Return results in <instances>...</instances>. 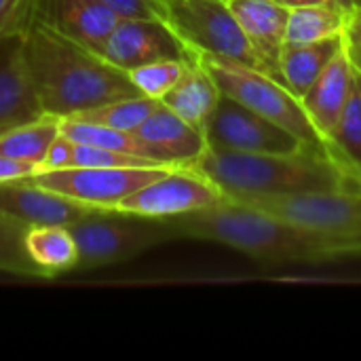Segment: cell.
I'll use <instances>...</instances> for the list:
<instances>
[{
  "instance_id": "obj_9",
  "label": "cell",
  "mask_w": 361,
  "mask_h": 361,
  "mask_svg": "<svg viewBox=\"0 0 361 361\" xmlns=\"http://www.w3.org/2000/svg\"><path fill=\"white\" fill-rule=\"evenodd\" d=\"M203 135L209 148L233 152L286 154L309 148L283 127L262 118L260 114L226 95L220 97L216 110L207 118Z\"/></svg>"
},
{
  "instance_id": "obj_8",
  "label": "cell",
  "mask_w": 361,
  "mask_h": 361,
  "mask_svg": "<svg viewBox=\"0 0 361 361\" xmlns=\"http://www.w3.org/2000/svg\"><path fill=\"white\" fill-rule=\"evenodd\" d=\"M169 167H68L30 176L36 184L89 207H116Z\"/></svg>"
},
{
  "instance_id": "obj_13",
  "label": "cell",
  "mask_w": 361,
  "mask_h": 361,
  "mask_svg": "<svg viewBox=\"0 0 361 361\" xmlns=\"http://www.w3.org/2000/svg\"><path fill=\"white\" fill-rule=\"evenodd\" d=\"M32 19L99 53L104 40L123 17L99 0H34Z\"/></svg>"
},
{
  "instance_id": "obj_27",
  "label": "cell",
  "mask_w": 361,
  "mask_h": 361,
  "mask_svg": "<svg viewBox=\"0 0 361 361\" xmlns=\"http://www.w3.org/2000/svg\"><path fill=\"white\" fill-rule=\"evenodd\" d=\"M195 57L190 59H163V61H152V63H146V66H140L129 74L131 82L135 85V89L146 95V97H152V99H159L184 76L188 63L192 61Z\"/></svg>"
},
{
  "instance_id": "obj_21",
  "label": "cell",
  "mask_w": 361,
  "mask_h": 361,
  "mask_svg": "<svg viewBox=\"0 0 361 361\" xmlns=\"http://www.w3.org/2000/svg\"><path fill=\"white\" fill-rule=\"evenodd\" d=\"M25 247L47 279L76 271L78 250L68 226H30Z\"/></svg>"
},
{
  "instance_id": "obj_10",
  "label": "cell",
  "mask_w": 361,
  "mask_h": 361,
  "mask_svg": "<svg viewBox=\"0 0 361 361\" xmlns=\"http://www.w3.org/2000/svg\"><path fill=\"white\" fill-rule=\"evenodd\" d=\"M224 201L222 190L192 167H176L125 197L116 207L146 218H173Z\"/></svg>"
},
{
  "instance_id": "obj_6",
  "label": "cell",
  "mask_w": 361,
  "mask_h": 361,
  "mask_svg": "<svg viewBox=\"0 0 361 361\" xmlns=\"http://www.w3.org/2000/svg\"><path fill=\"white\" fill-rule=\"evenodd\" d=\"M157 19L192 55H214L256 68L250 42L226 0H157Z\"/></svg>"
},
{
  "instance_id": "obj_32",
  "label": "cell",
  "mask_w": 361,
  "mask_h": 361,
  "mask_svg": "<svg viewBox=\"0 0 361 361\" xmlns=\"http://www.w3.org/2000/svg\"><path fill=\"white\" fill-rule=\"evenodd\" d=\"M40 173V167L34 163H25V161H17V159H8L0 154V182L6 180H19V178H30Z\"/></svg>"
},
{
  "instance_id": "obj_29",
  "label": "cell",
  "mask_w": 361,
  "mask_h": 361,
  "mask_svg": "<svg viewBox=\"0 0 361 361\" xmlns=\"http://www.w3.org/2000/svg\"><path fill=\"white\" fill-rule=\"evenodd\" d=\"M343 49L351 61V66L361 72V4H357L349 17V23L343 34Z\"/></svg>"
},
{
  "instance_id": "obj_11",
  "label": "cell",
  "mask_w": 361,
  "mask_h": 361,
  "mask_svg": "<svg viewBox=\"0 0 361 361\" xmlns=\"http://www.w3.org/2000/svg\"><path fill=\"white\" fill-rule=\"evenodd\" d=\"M97 55L123 72L152 61L195 57L157 17H123L104 40Z\"/></svg>"
},
{
  "instance_id": "obj_7",
  "label": "cell",
  "mask_w": 361,
  "mask_h": 361,
  "mask_svg": "<svg viewBox=\"0 0 361 361\" xmlns=\"http://www.w3.org/2000/svg\"><path fill=\"white\" fill-rule=\"evenodd\" d=\"M237 203H245L307 228L361 239V184H347L336 190L247 199Z\"/></svg>"
},
{
  "instance_id": "obj_3",
  "label": "cell",
  "mask_w": 361,
  "mask_h": 361,
  "mask_svg": "<svg viewBox=\"0 0 361 361\" xmlns=\"http://www.w3.org/2000/svg\"><path fill=\"white\" fill-rule=\"evenodd\" d=\"M192 169L216 184L231 201L336 190L349 184L326 152L311 148L286 154H254L207 146Z\"/></svg>"
},
{
  "instance_id": "obj_22",
  "label": "cell",
  "mask_w": 361,
  "mask_h": 361,
  "mask_svg": "<svg viewBox=\"0 0 361 361\" xmlns=\"http://www.w3.org/2000/svg\"><path fill=\"white\" fill-rule=\"evenodd\" d=\"M353 8L338 4H311L290 8L286 44H309L343 36Z\"/></svg>"
},
{
  "instance_id": "obj_31",
  "label": "cell",
  "mask_w": 361,
  "mask_h": 361,
  "mask_svg": "<svg viewBox=\"0 0 361 361\" xmlns=\"http://www.w3.org/2000/svg\"><path fill=\"white\" fill-rule=\"evenodd\" d=\"M70 159H72V140H68L66 135H57V140L51 144L44 161H42V169L40 171H53V169H68L70 167Z\"/></svg>"
},
{
  "instance_id": "obj_16",
  "label": "cell",
  "mask_w": 361,
  "mask_h": 361,
  "mask_svg": "<svg viewBox=\"0 0 361 361\" xmlns=\"http://www.w3.org/2000/svg\"><path fill=\"white\" fill-rule=\"evenodd\" d=\"M44 116L27 76L19 36L0 47V133Z\"/></svg>"
},
{
  "instance_id": "obj_14",
  "label": "cell",
  "mask_w": 361,
  "mask_h": 361,
  "mask_svg": "<svg viewBox=\"0 0 361 361\" xmlns=\"http://www.w3.org/2000/svg\"><path fill=\"white\" fill-rule=\"evenodd\" d=\"M89 209L93 207L61 197L32 178L0 182V214L25 226H70Z\"/></svg>"
},
{
  "instance_id": "obj_1",
  "label": "cell",
  "mask_w": 361,
  "mask_h": 361,
  "mask_svg": "<svg viewBox=\"0 0 361 361\" xmlns=\"http://www.w3.org/2000/svg\"><path fill=\"white\" fill-rule=\"evenodd\" d=\"M165 222L176 239L220 243L269 267L326 264L361 256V239L307 228L231 199Z\"/></svg>"
},
{
  "instance_id": "obj_25",
  "label": "cell",
  "mask_w": 361,
  "mask_h": 361,
  "mask_svg": "<svg viewBox=\"0 0 361 361\" xmlns=\"http://www.w3.org/2000/svg\"><path fill=\"white\" fill-rule=\"evenodd\" d=\"M59 131H61V135H66L68 140H72L76 144L108 148V150H116V152H125V154H133V157H142V159L152 161L148 157L146 148L140 144V140L129 131H121V129L87 123V121H76V118H61Z\"/></svg>"
},
{
  "instance_id": "obj_34",
  "label": "cell",
  "mask_w": 361,
  "mask_h": 361,
  "mask_svg": "<svg viewBox=\"0 0 361 361\" xmlns=\"http://www.w3.org/2000/svg\"><path fill=\"white\" fill-rule=\"evenodd\" d=\"M357 4H361V0H355V6H357Z\"/></svg>"
},
{
  "instance_id": "obj_28",
  "label": "cell",
  "mask_w": 361,
  "mask_h": 361,
  "mask_svg": "<svg viewBox=\"0 0 361 361\" xmlns=\"http://www.w3.org/2000/svg\"><path fill=\"white\" fill-rule=\"evenodd\" d=\"M34 0H0V47L21 36V32L32 21Z\"/></svg>"
},
{
  "instance_id": "obj_24",
  "label": "cell",
  "mask_w": 361,
  "mask_h": 361,
  "mask_svg": "<svg viewBox=\"0 0 361 361\" xmlns=\"http://www.w3.org/2000/svg\"><path fill=\"white\" fill-rule=\"evenodd\" d=\"M159 99L146 97V95H133V97H121L102 106H95L91 110H85L76 116V121H87V123H95V125H104V127H112V129H121V131H129L133 133L159 106Z\"/></svg>"
},
{
  "instance_id": "obj_12",
  "label": "cell",
  "mask_w": 361,
  "mask_h": 361,
  "mask_svg": "<svg viewBox=\"0 0 361 361\" xmlns=\"http://www.w3.org/2000/svg\"><path fill=\"white\" fill-rule=\"evenodd\" d=\"M256 59V70L286 85L281 74V53L290 8L275 0H226ZM288 87V85H286Z\"/></svg>"
},
{
  "instance_id": "obj_17",
  "label": "cell",
  "mask_w": 361,
  "mask_h": 361,
  "mask_svg": "<svg viewBox=\"0 0 361 361\" xmlns=\"http://www.w3.org/2000/svg\"><path fill=\"white\" fill-rule=\"evenodd\" d=\"M353 72H355V68L351 66L345 49H341L332 57L328 68L322 72V76L300 97V104H302L307 116L311 118L313 127L322 135L324 144L328 142L334 125L338 123V118L345 110V104L349 99L351 85H353Z\"/></svg>"
},
{
  "instance_id": "obj_23",
  "label": "cell",
  "mask_w": 361,
  "mask_h": 361,
  "mask_svg": "<svg viewBox=\"0 0 361 361\" xmlns=\"http://www.w3.org/2000/svg\"><path fill=\"white\" fill-rule=\"evenodd\" d=\"M59 133H61L59 118L44 114L32 123L0 133V154L8 159L34 163L42 169V161Z\"/></svg>"
},
{
  "instance_id": "obj_15",
  "label": "cell",
  "mask_w": 361,
  "mask_h": 361,
  "mask_svg": "<svg viewBox=\"0 0 361 361\" xmlns=\"http://www.w3.org/2000/svg\"><path fill=\"white\" fill-rule=\"evenodd\" d=\"M148 157L161 167H192L205 152L207 142L201 129L186 123L159 104L154 112L133 131Z\"/></svg>"
},
{
  "instance_id": "obj_30",
  "label": "cell",
  "mask_w": 361,
  "mask_h": 361,
  "mask_svg": "<svg viewBox=\"0 0 361 361\" xmlns=\"http://www.w3.org/2000/svg\"><path fill=\"white\" fill-rule=\"evenodd\" d=\"M118 17H157V0H99Z\"/></svg>"
},
{
  "instance_id": "obj_4",
  "label": "cell",
  "mask_w": 361,
  "mask_h": 361,
  "mask_svg": "<svg viewBox=\"0 0 361 361\" xmlns=\"http://www.w3.org/2000/svg\"><path fill=\"white\" fill-rule=\"evenodd\" d=\"M78 250L76 271L121 264L176 241L165 218H146L121 209L93 207L68 226Z\"/></svg>"
},
{
  "instance_id": "obj_2",
  "label": "cell",
  "mask_w": 361,
  "mask_h": 361,
  "mask_svg": "<svg viewBox=\"0 0 361 361\" xmlns=\"http://www.w3.org/2000/svg\"><path fill=\"white\" fill-rule=\"evenodd\" d=\"M19 42L27 76L47 116L61 121L121 97L142 95L127 72L34 19L21 32Z\"/></svg>"
},
{
  "instance_id": "obj_26",
  "label": "cell",
  "mask_w": 361,
  "mask_h": 361,
  "mask_svg": "<svg viewBox=\"0 0 361 361\" xmlns=\"http://www.w3.org/2000/svg\"><path fill=\"white\" fill-rule=\"evenodd\" d=\"M30 226L0 214V273L47 279L38 264L30 258L25 247V235Z\"/></svg>"
},
{
  "instance_id": "obj_18",
  "label": "cell",
  "mask_w": 361,
  "mask_h": 361,
  "mask_svg": "<svg viewBox=\"0 0 361 361\" xmlns=\"http://www.w3.org/2000/svg\"><path fill=\"white\" fill-rule=\"evenodd\" d=\"M222 93L216 85L214 76L203 68V63L195 57L184 76L161 97V104L169 108L173 114L184 118L186 123L195 125L203 131L207 118L216 110Z\"/></svg>"
},
{
  "instance_id": "obj_19",
  "label": "cell",
  "mask_w": 361,
  "mask_h": 361,
  "mask_svg": "<svg viewBox=\"0 0 361 361\" xmlns=\"http://www.w3.org/2000/svg\"><path fill=\"white\" fill-rule=\"evenodd\" d=\"M328 157L349 184H361V72H353V85L345 110L328 142Z\"/></svg>"
},
{
  "instance_id": "obj_20",
  "label": "cell",
  "mask_w": 361,
  "mask_h": 361,
  "mask_svg": "<svg viewBox=\"0 0 361 361\" xmlns=\"http://www.w3.org/2000/svg\"><path fill=\"white\" fill-rule=\"evenodd\" d=\"M341 49L343 36L309 44H286L281 53V74L288 89L300 99Z\"/></svg>"
},
{
  "instance_id": "obj_5",
  "label": "cell",
  "mask_w": 361,
  "mask_h": 361,
  "mask_svg": "<svg viewBox=\"0 0 361 361\" xmlns=\"http://www.w3.org/2000/svg\"><path fill=\"white\" fill-rule=\"evenodd\" d=\"M195 57L214 76L222 95L233 97L235 102L243 104L245 108L260 114L262 118L283 127L311 150L326 152V144L317 133V129L313 127L311 118L307 116L300 99L286 85L262 74L256 68L224 57H214V55H195Z\"/></svg>"
},
{
  "instance_id": "obj_33",
  "label": "cell",
  "mask_w": 361,
  "mask_h": 361,
  "mask_svg": "<svg viewBox=\"0 0 361 361\" xmlns=\"http://www.w3.org/2000/svg\"><path fill=\"white\" fill-rule=\"evenodd\" d=\"M288 8H298V6H311V4H338L347 8H355V0H275Z\"/></svg>"
}]
</instances>
